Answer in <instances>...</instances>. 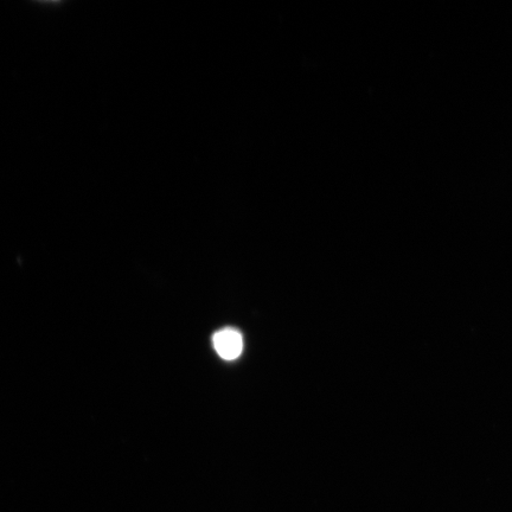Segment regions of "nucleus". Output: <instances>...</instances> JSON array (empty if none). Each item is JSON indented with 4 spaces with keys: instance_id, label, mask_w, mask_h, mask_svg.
<instances>
[{
    "instance_id": "f257e3e1",
    "label": "nucleus",
    "mask_w": 512,
    "mask_h": 512,
    "mask_svg": "<svg viewBox=\"0 0 512 512\" xmlns=\"http://www.w3.org/2000/svg\"><path fill=\"white\" fill-rule=\"evenodd\" d=\"M214 345L219 355L224 360L232 361L241 355L243 342L239 331L224 329L214 337Z\"/></svg>"
}]
</instances>
